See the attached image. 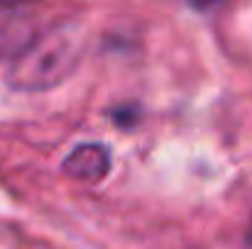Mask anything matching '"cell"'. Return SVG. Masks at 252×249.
Here are the masks:
<instances>
[{"label": "cell", "mask_w": 252, "mask_h": 249, "mask_svg": "<svg viewBox=\"0 0 252 249\" xmlns=\"http://www.w3.org/2000/svg\"><path fill=\"white\" fill-rule=\"evenodd\" d=\"M191 2V7H196V10H211V7H216L218 2H223V0H189Z\"/></svg>", "instance_id": "4"}, {"label": "cell", "mask_w": 252, "mask_h": 249, "mask_svg": "<svg viewBox=\"0 0 252 249\" xmlns=\"http://www.w3.org/2000/svg\"><path fill=\"white\" fill-rule=\"evenodd\" d=\"M137 108L135 105H125V108H115L113 112H110V117L118 122V125H123V127H130V125H135L137 122Z\"/></svg>", "instance_id": "3"}, {"label": "cell", "mask_w": 252, "mask_h": 249, "mask_svg": "<svg viewBox=\"0 0 252 249\" xmlns=\"http://www.w3.org/2000/svg\"><path fill=\"white\" fill-rule=\"evenodd\" d=\"M62 171L76 181H103L110 171V154L103 144L86 142L64 157Z\"/></svg>", "instance_id": "2"}, {"label": "cell", "mask_w": 252, "mask_h": 249, "mask_svg": "<svg viewBox=\"0 0 252 249\" xmlns=\"http://www.w3.org/2000/svg\"><path fill=\"white\" fill-rule=\"evenodd\" d=\"M84 54V32L79 25H59L34 39L12 64L7 81L15 90L39 93L66 81Z\"/></svg>", "instance_id": "1"}]
</instances>
